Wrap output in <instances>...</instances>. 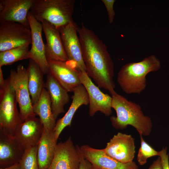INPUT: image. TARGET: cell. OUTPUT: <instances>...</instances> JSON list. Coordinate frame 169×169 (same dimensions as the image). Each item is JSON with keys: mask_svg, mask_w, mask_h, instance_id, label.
Segmentation results:
<instances>
[{"mask_svg": "<svg viewBox=\"0 0 169 169\" xmlns=\"http://www.w3.org/2000/svg\"><path fill=\"white\" fill-rule=\"evenodd\" d=\"M10 72V83L14 91L19 112L23 122L36 115L33 111L28 88L27 69L19 64L15 70L11 69Z\"/></svg>", "mask_w": 169, "mask_h": 169, "instance_id": "6", "label": "cell"}, {"mask_svg": "<svg viewBox=\"0 0 169 169\" xmlns=\"http://www.w3.org/2000/svg\"><path fill=\"white\" fill-rule=\"evenodd\" d=\"M141 146L137 155V161L139 164L143 165L147 162V159L152 156H158L159 151H156L144 140L142 136L140 135Z\"/></svg>", "mask_w": 169, "mask_h": 169, "instance_id": "26", "label": "cell"}, {"mask_svg": "<svg viewBox=\"0 0 169 169\" xmlns=\"http://www.w3.org/2000/svg\"><path fill=\"white\" fill-rule=\"evenodd\" d=\"M78 169H95L91 164L84 157L81 152L80 161Z\"/></svg>", "mask_w": 169, "mask_h": 169, "instance_id": "29", "label": "cell"}, {"mask_svg": "<svg viewBox=\"0 0 169 169\" xmlns=\"http://www.w3.org/2000/svg\"><path fill=\"white\" fill-rule=\"evenodd\" d=\"M38 146L31 147L24 151L19 162L20 169H39L37 160Z\"/></svg>", "mask_w": 169, "mask_h": 169, "instance_id": "25", "label": "cell"}, {"mask_svg": "<svg viewBox=\"0 0 169 169\" xmlns=\"http://www.w3.org/2000/svg\"><path fill=\"white\" fill-rule=\"evenodd\" d=\"M134 138L131 135L118 132L103 149L108 155L123 163L133 161L136 153Z\"/></svg>", "mask_w": 169, "mask_h": 169, "instance_id": "11", "label": "cell"}, {"mask_svg": "<svg viewBox=\"0 0 169 169\" xmlns=\"http://www.w3.org/2000/svg\"><path fill=\"white\" fill-rule=\"evenodd\" d=\"M0 169H20L19 162H17L10 166L5 168H0Z\"/></svg>", "mask_w": 169, "mask_h": 169, "instance_id": "31", "label": "cell"}, {"mask_svg": "<svg viewBox=\"0 0 169 169\" xmlns=\"http://www.w3.org/2000/svg\"><path fill=\"white\" fill-rule=\"evenodd\" d=\"M111 97V107L116 113V116L110 118L112 125L117 129H124L131 125L140 135H149L152 130V121L149 117L144 115L140 106L116 92Z\"/></svg>", "mask_w": 169, "mask_h": 169, "instance_id": "2", "label": "cell"}, {"mask_svg": "<svg viewBox=\"0 0 169 169\" xmlns=\"http://www.w3.org/2000/svg\"><path fill=\"white\" fill-rule=\"evenodd\" d=\"M73 92L72 102L68 110L63 117L56 122L53 130L57 140L63 130L66 127L70 126L73 116L78 109L82 105L89 104L87 92L82 84L77 86Z\"/></svg>", "mask_w": 169, "mask_h": 169, "instance_id": "20", "label": "cell"}, {"mask_svg": "<svg viewBox=\"0 0 169 169\" xmlns=\"http://www.w3.org/2000/svg\"><path fill=\"white\" fill-rule=\"evenodd\" d=\"M80 147L75 146L71 137L57 144L52 162L48 169H78L80 161Z\"/></svg>", "mask_w": 169, "mask_h": 169, "instance_id": "12", "label": "cell"}, {"mask_svg": "<svg viewBox=\"0 0 169 169\" xmlns=\"http://www.w3.org/2000/svg\"><path fill=\"white\" fill-rule=\"evenodd\" d=\"M102 2L105 5L108 14L109 21L110 24L114 21L115 13L113 8V5L115 0H102Z\"/></svg>", "mask_w": 169, "mask_h": 169, "instance_id": "27", "label": "cell"}, {"mask_svg": "<svg viewBox=\"0 0 169 169\" xmlns=\"http://www.w3.org/2000/svg\"><path fill=\"white\" fill-rule=\"evenodd\" d=\"M27 70L28 88L33 105L38 101L44 88V74L38 65L31 59H29Z\"/></svg>", "mask_w": 169, "mask_h": 169, "instance_id": "23", "label": "cell"}, {"mask_svg": "<svg viewBox=\"0 0 169 169\" xmlns=\"http://www.w3.org/2000/svg\"><path fill=\"white\" fill-rule=\"evenodd\" d=\"M79 77L88 95L89 115L92 117L99 111L106 116L110 115L112 113V97L101 91L92 82L86 71H79Z\"/></svg>", "mask_w": 169, "mask_h": 169, "instance_id": "9", "label": "cell"}, {"mask_svg": "<svg viewBox=\"0 0 169 169\" xmlns=\"http://www.w3.org/2000/svg\"><path fill=\"white\" fill-rule=\"evenodd\" d=\"M148 169H163L161 157L159 156L153 162Z\"/></svg>", "mask_w": 169, "mask_h": 169, "instance_id": "30", "label": "cell"}, {"mask_svg": "<svg viewBox=\"0 0 169 169\" xmlns=\"http://www.w3.org/2000/svg\"><path fill=\"white\" fill-rule=\"evenodd\" d=\"M33 0H0V23H19L30 28L27 16Z\"/></svg>", "mask_w": 169, "mask_h": 169, "instance_id": "13", "label": "cell"}, {"mask_svg": "<svg viewBox=\"0 0 169 169\" xmlns=\"http://www.w3.org/2000/svg\"><path fill=\"white\" fill-rule=\"evenodd\" d=\"M31 31L22 24L12 21L0 23V52L31 44Z\"/></svg>", "mask_w": 169, "mask_h": 169, "instance_id": "8", "label": "cell"}, {"mask_svg": "<svg viewBox=\"0 0 169 169\" xmlns=\"http://www.w3.org/2000/svg\"><path fill=\"white\" fill-rule=\"evenodd\" d=\"M46 40L45 54L47 61L68 62L60 33L59 29L49 23L41 22Z\"/></svg>", "mask_w": 169, "mask_h": 169, "instance_id": "17", "label": "cell"}, {"mask_svg": "<svg viewBox=\"0 0 169 169\" xmlns=\"http://www.w3.org/2000/svg\"><path fill=\"white\" fill-rule=\"evenodd\" d=\"M44 88L49 96L53 114L56 120L60 114L64 112V106L69 101L68 92L49 73L47 74Z\"/></svg>", "mask_w": 169, "mask_h": 169, "instance_id": "19", "label": "cell"}, {"mask_svg": "<svg viewBox=\"0 0 169 169\" xmlns=\"http://www.w3.org/2000/svg\"><path fill=\"white\" fill-rule=\"evenodd\" d=\"M31 31V47L28 57L39 67L44 75L49 72V65L45 54V46L43 40L42 23L38 21L29 11L27 16Z\"/></svg>", "mask_w": 169, "mask_h": 169, "instance_id": "10", "label": "cell"}, {"mask_svg": "<svg viewBox=\"0 0 169 169\" xmlns=\"http://www.w3.org/2000/svg\"><path fill=\"white\" fill-rule=\"evenodd\" d=\"M75 0H33L30 11L38 22L46 21L59 29L73 21Z\"/></svg>", "mask_w": 169, "mask_h": 169, "instance_id": "4", "label": "cell"}, {"mask_svg": "<svg viewBox=\"0 0 169 169\" xmlns=\"http://www.w3.org/2000/svg\"><path fill=\"white\" fill-rule=\"evenodd\" d=\"M17 103L8 77L0 87V129L13 136L17 128L23 122L17 109Z\"/></svg>", "mask_w": 169, "mask_h": 169, "instance_id": "5", "label": "cell"}, {"mask_svg": "<svg viewBox=\"0 0 169 169\" xmlns=\"http://www.w3.org/2000/svg\"><path fill=\"white\" fill-rule=\"evenodd\" d=\"M5 81V79H4L2 67H0V87L4 85Z\"/></svg>", "mask_w": 169, "mask_h": 169, "instance_id": "32", "label": "cell"}, {"mask_svg": "<svg viewBox=\"0 0 169 169\" xmlns=\"http://www.w3.org/2000/svg\"><path fill=\"white\" fill-rule=\"evenodd\" d=\"M54 132L44 129L38 145L37 160L39 169H48L54 155L57 142Z\"/></svg>", "mask_w": 169, "mask_h": 169, "instance_id": "21", "label": "cell"}, {"mask_svg": "<svg viewBox=\"0 0 169 169\" xmlns=\"http://www.w3.org/2000/svg\"><path fill=\"white\" fill-rule=\"evenodd\" d=\"M49 73L68 92H73L81 84L79 71L68 62L48 61Z\"/></svg>", "mask_w": 169, "mask_h": 169, "instance_id": "16", "label": "cell"}, {"mask_svg": "<svg viewBox=\"0 0 169 169\" xmlns=\"http://www.w3.org/2000/svg\"><path fill=\"white\" fill-rule=\"evenodd\" d=\"M33 108L34 113L39 116L44 129L53 131L55 125L56 120L53 114L49 96L45 88L38 101L33 105Z\"/></svg>", "mask_w": 169, "mask_h": 169, "instance_id": "22", "label": "cell"}, {"mask_svg": "<svg viewBox=\"0 0 169 169\" xmlns=\"http://www.w3.org/2000/svg\"><path fill=\"white\" fill-rule=\"evenodd\" d=\"M167 148H163L159 151V156L161 159L163 169H169L168 155L167 154Z\"/></svg>", "mask_w": 169, "mask_h": 169, "instance_id": "28", "label": "cell"}, {"mask_svg": "<svg viewBox=\"0 0 169 169\" xmlns=\"http://www.w3.org/2000/svg\"><path fill=\"white\" fill-rule=\"evenodd\" d=\"M78 26L74 21L59 29L68 62L79 71H86L81 43L77 34Z\"/></svg>", "mask_w": 169, "mask_h": 169, "instance_id": "7", "label": "cell"}, {"mask_svg": "<svg viewBox=\"0 0 169 169\" xmlns=\"http://www.w3.org/2000/svg\"><path fill=\"white\" fill-rule=\"evenodd\" d=\"M80 149L95 169H139L135 162L121 163L109 156L103 149L94 148L88 145L82 146Z\"/></svg>", "mask_w": 169, "mask_h": 169, "instance_id": "14", "label": "cell"}, {"mask_svg": "<svg viewBox=\"0 0 169 169\" xmlns=\"http://www.w3.org/2000/svg\"><path fill=\"white\" fill-rule=\"evenodd\" d=\"M44 130L39 119L33 117L23 122L17 128L14 136L23 150L38 146Z\"/></svg>", "mask_w": 169, "mask_h": 169, "instance_id": "15", "label": "cell"}, {"mask_svg": "<svg viewBox=\"0 0 169 169\" xmlns=\"http://www.w3.org/2000/svg\"><path fill=\"white\" fill-rule=\"evenodd\" d=\"M29 45H23L0 52V67L29 59Z\"/></svg>", "mask_w": 169, "mask_h": 169, "instance_id": "24", "label": "cell"}, {"mask_svg": "<svg viewBox=\"0 0 169 169\" xmlns=\"http://www.w3.org/2000/svg\"><path fill=\"white\" fill-rule=\"evenodd\" d=\"M86 72L97 86L116 93L113 80L114 64L107 46L94 31L82 23L77 30Z\"/></svg>", "mask_w": 169, "mask_h": 169, "instance_id": "1", "label": "cell"}, {"mask_svg": "<svg viewBox=\"0 0 169 169\" xmlns=\"http://www.w3.org/2000/svg\"><path fill=\"white\" fill-rule=\"evenodd\" d=\"M24 151L13 136L0 129V166L5 168L20 160Z\"/></svg>", "mask_w": 169, "mask_h": 169, "instance_id": "18", "label": "cell"}, {"mask_svg": "<svg viewBox=\"0 0 169 169\" xmlns=\"http://www.w3.org/2000/svg\"><path fill=\"white\" fill-rule=\"evenodd\" d=\"M161 66L159 60L154 55L139 62L127 63L119 71L117 82L126 94H140L146 87V75L157 71Z\"/></svg>", "mask_w": 169, "mask_h": 169, "instance_id": "3", "label": "cell"}]
</instances>
